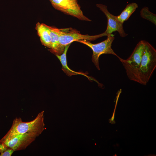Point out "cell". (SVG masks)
<instances>
[{"instance_id":"obj_6","label":"cell","mask_w":156,"mask_h":156,"mask_svg":"<svg viewBox=\"0 0 156 156\" xmlns=\"http://www.w3.org/2000/svg\"><path fill=\"white\" fill-rule=\"evenodd\" d=\"M56 9L79 20L90 21L83 14L78 3L77 0H50Z\"/></svg>"},{"instance_id":"obj_12","label":"cell","mask_w":156,"mask_h":156,"mask_svg":"<svg viewBox=\"0 0 156 156\" xmlns=\"http://www.w3.org/2000/svg\"><path fill=\"white\" fill-rule=\"evenodd\" d=\"M138 7V4L135 3L133 2L128 4L121 14L116 16L117 19L123 23L125 21L128 20Z\"/></svg>"},{"instance_id":"obj_9","label":"cell","mask_w":156,"mask_h":156,"mask_svg":"<svg viewBox=\"0 0 156 156\" xmlns=\"http://www.w3.org/2000/svg\"><path fill=\"white\" fill-rule=\"evenodd\" d=\"M70 45V44H69L65 47L64 51L61 54L56 55L62 64V69L68 76H71L73 75H81L86 77L89 80H93L91 78L88 76L86 73L74 71L68 66L67 62L66 53Z\"/></svg>"},{"instance_id":"obj_7","label":"cell","mask_w":156,"mask_h":156,"mask_svg":"<svg viewBox=\"0 0 156 156\" xmlns=\"http://www.w3.org/2000/svg\"><path fill=\"white\" fill-rule=\"evenodd\" d=\"M96 6L105 14L107 19L106 29L104 32L105 36L111 34L113 32L117 31L120 36L122 37L127 35L123 29V23L117 19L116 16L111 14L108 11L106 5L101 4H97Z\"/></svg>"},{"instance_id":"obj_11","label":"cell","mask_w":156,"mask_h":156,"mask_svg":"<svg viewBox=\"0 0 156 156\" xmlns=\"http://www.w3.org/2000/svg\"><path fill=\"white\" fill-rule=\"evenodd\" d=\"M48 28L51 41V48L53 52L56 53V55L61 54L59 42V38L56 28L47 25Z\"/></svg>"},{"instance_id":"obj_10","label":"cell","mask_w":156,"mask_h":156,"mask_svg":"<svg viewBox=\"0 0 156 156\" xmlns=\"http://www.w3.org/2000/svg\"><path fill=\"white\" fill-rule=\"evenodd\" d=\"M36 29L42 44L51 49V38L47 25L38 23L36 25Z\"/></svg>"},{"instance_id":"obj_13","label":"cell","mask_w":156,"mask_h":156,"mask_svg":"<svg viewBox=\"0 0 156 156\" xmlns=\"http://www.w3.org/2000/svg\"><path fill=\"white\" fill-rule=\"evenodd\" d=\"M140 16L142 18L150 21L156 25V14L150 11L148 7H144L141 9Z\"/></svg>"},{"instance_id":"obj_15","label":"cell","mask_w":156,"mask_h":156,"mask_svg":"<svg viewBox=\"0 0 156 156\" xmlns=\"http://www.w3.org/2000/svg\"><path fill=\"white\" fill-rule=\"evenodd\" d=\"M8 148L4 144L0 142V153H3Z\"/></svg>"},{"instance_id":"obj_5","label":"cell","mask_w":156,"mask_h":156,"mask_svg":"<svg viewBox=\"0 0 156 156\" xmlns=\"http://www.w3.org/2000/svg\"><path fill=\"white\" fill-rule=\"evenodd\" d=\"M56 30L59 35L61 54L64 51L65 47L73 42L82 40H94L103 36L102 33L94 36L82 34L78 31L71 28L62 29L56 28Z\"/></svg>"},{"instance_id":"obj_2","label":"cell","mask_w":156,"mask_h":156,"mask_svg":"<svg viewBox=\"0 0 156 156\" xmlns=\"http://www.w3.org/2000/svg\"><path fill=\"white\" fill-rule=\"evenodd\" d=\"M156 68V50L145 41L138 75V83L146 85Z\"/></svg>"},{"instance_id":"obj_1","label":"cell","mask_w":156,"mask_h":156,"mask_svg":"<svg viewBox=\"0 0 156 156\" xmlns=\"http://www.w3.org/2000/svg\"><path fill=\"white\" fill-rule=\"evenodd\" d=\"M44 111L39 113L32 121L23 122L21 118H16L13 120L12 126L0 142L9 140L19 135L28 133L38 137L45 129L44 123Z\"/></svg>"},{"instance_id":"obj_4","label":"cell","mask_w":156,"mask_h":156,"mask_svg":"<svg viewBox=\"0 0 156 156\" xmlns=\"http://www.w3.org/2000/svg\"><path fill=\"white\" fill-rule=\"evenodd\" d=\"M107 36L105 40L97 44H93L90 41L86 40H80L77 41L86 45L90 48L92 51V60L96 67L100 70L99 64V58L103 54H110L116 56H119L114 51L112 48V44L115 38L111 34Z\"/></svg>"},{"instance_id":"obj_3","label":"cell","mask_w":156,"mask_h":156,"mask_svg":"<svg viewBox=\"0 0 156 156\" xmlns=\"http://www.w3.org/2000/svg\"><path fill=\"white\" fill-rule=\"evenodd\" d=\"M145 43V40L140 41L127 59H124L119 56L118 57L122 64L129 79L137 83L138 71Z\"/></svg>"},{"instance_id":"obj_8","label":"cell","mask_w":156,"mask_h":156,"mask_svg":"<svg viewBox=\"0 0 156 156\" xmlns=\"http://www.w3.org/2000/svg\"><path fill=\"white\" fill-rule=\"evenodd\" d=\"M37 137L35 135L28 133L17 135L9 140L1 142L15 151L25 149Z\"/></svg>"},{"instance_id":"obj_14","label":"cell","mask_w":156,"mask_h":156,"mask_svg":"<svg viewBox=\"0 0 156 156\" xmlns=\"http://www.w3.org/2000/svg\"><path fill=\"white\" fill-rule=\"evenodd\" d=\"M14 151L12 149L8 147L3 153L0 154V156H11Z\"/></svg>"}]
</instances>
